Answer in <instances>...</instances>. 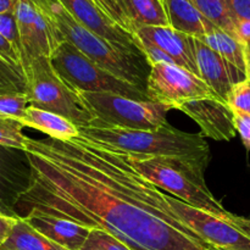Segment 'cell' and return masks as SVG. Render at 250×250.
Returning a JSON list of instances; mask_svg holds the SVG:
<instances>
[{"mask_svg":"<svg viewBox=\"0 0 250 250\" xmlns=\"http://www.w3.org/2000/svg\"><path fill=\"white\" fill-rule=\"evenodd\" d=\"M31 182L20 217L38 211L109 232L132 250H210L128 155L77 136L28 139Z\"/></svg>","mask_w":250,"mask_h":250,"instance_id":"cell-1","label":"cell"},{"mask_svg":"<svg viewBox=\"0 0 250 250\" xmlns=\"http://www.w3.org/2000/svg\"><path fill=\"white\" fill-rule=\"evenodd\" d=\"M61 42H68L116 77L146 92L150 65L144 56L117 48L76 21L60 0H32Z\"/></svg>","mask_w":250,"mask_h":250,"instance_id":"cell-2","label":"cell"},{"mask_svg":"<svg viewBox=\"0 0 250 250\" xmlns=\"http://www.w3.org/2000/svg\"><path fill=\"white\" fill-rule=\"evenodd\" d=\"M80 134L85 139L114 150L139 156H172L189 161L207 170L210 149L202 134L182 132L171 125L153 131L115 128V127H82Z\"/></svg>","mask_w":250,"mask_h":250,"instance_id":"cell-3","label":"cell"},{"mask_svg":"<svg viewBox=\"0 0 250 250\" xmlns=\"http://www.w3.org/2000/svg\"><path fill=\"white\" fill-rule=\"evenodd\" d=\"M128 159L146 180L163 192L211 214H229L208 188L204 168L172 156L128 155Z\"/></svg>","mask_w":250,"mask_h":250,"instance_id":"cell-4","label":"cell"},{"mask_svg":"<svg viewBox=\"0 0 250 250\" xmlns=\"http://www.w3.org/2000/svg\"><path fill=\"white\" fill-rule=\"evenodd\" d=\"M29 105L54 112L82 128L93 124L92 112L80 93L71 89L60 78L51 59L41 56L32 61L24 72Z\"/></svg>","mask_w":250,"mask_h":250,"instance_id":"cell-5","label":"cell"},{"mask_svg":"<svg viewBox=\"0 0 250 250\" xmlns=\"http://www.w3.org/2000/svg\"><path fill=\"white\" fill-rule=\"evenodd\" d=\"M50 59L61 80L75 92L114 93L141 102L149 100L146 92L112 75L68 42H62Z\"/></svg>","mask_w":250,"mask_h":250,"instance_id":"cell-6","label":"cell"},{"mask_svg":"<svg viewBox=\"0 0 250 250\" xmlns=\"http://www.w3.org/2000/svg\"><path fill=\"white\" fill-rule=\"evenodd\" d=\"M80 95L94 117L89 127L153 131L167 125V114L172 110L150 100L141 102L114 93L81 92Z\"/></svg>","mask_w":250,"mask_h":250,"instance_id":"cell-7","label":"cell"},{"mask_svg":"<svg viewBox=\"0 0 250 250\" xmlns=\"http://www.w3.org/2000/svg\"><path fill=\"white\" fill-rule=\"evenodd\" d=\"M171 210L214 250H250V219L204 211L166 194Z\"/></svg>","mask_w":250,"mask_h":250,"instance_id":"cell-8","label":"cell"},{"mask_svg":"<svg viewBox=\"0 0 250 250\" xmlns=\"http://www.w3.org/2000/svg\"><path fill=\"white\" fill-rule=\"evenodd\" d=\"M150 67L146 83V94L150 102L178 110L181 105L193 100H222L199 76L181 66L155 63Z\"/></svg>","mask_w":250,"mask_h":250,"instance_id":"cell-9","label":"cell"},{"mask_svg":"<svg viewBox=\"0 0 250 250\" xmlns=\"http://www.w3.org/2000/svg\"><path fill=\"white\" fill-rule=\"evenodd\" d=\"M23 49V72L37 58H51L62 42L32 0H19L15 10Z\"/></svg>","mask_w":250,"mask_h":250,"instance_id":"cell-10","label":"cell"},{"mask_svg":"<svg viewBox=\"0 0 250 250\" xmlns=\"http://www.w3.org/2000/svg\"><path fill=\"white\" fill-rule=\"evenodd\" d=\"M114 23L134 36L146 26H170L164 0H93Z\"/></svg>","mask_w":250,"mask_h":250,"instance_id":"cell-11","label":"cell"},{"mask_svg":"<svg viewBox=\"0 0 250 250\" xmlns=\"http://www.w3.org/2000/svg\"><path fill=\"white\" fill-rule=\"evenodd\" d=\"M31 182L26 151L0 146V214L20 219L17 204Z\"/></svg>","mask_w":250,"mask_h":250,"instance_id":"cell-12","label":"cell"},{"mask_svg":"<svg viewBox=\"0 0 250 250\" xmlns=\"http://www.w3.org/2000/svg\"><path fill=\"white\" fill-rule=\"evenodd\" d=\"M60 2L76 21L80 22L93 33L110 42L117 48L136 55L144 56L134 37L114 23L93 0H60Z\"/></svg>","mask_w":250,"mask_h":250,"instance_id":"cell-13","label":"cell"},{"mask_svg":"<svg viewBox=\"0 0 250 250\" xmlns=\"http://www.w3.org/2000/svg\"><path fill=\"white\" fill-rule=\"evenodd\" d=\"M178 110L197 122L203 137L215 141H231L236 137L233 110L224 100H193L181 105Z\"/></svg>","mask_w":250,"mask_h":250,"instance_id":"cell-14","label":"cell"},{"mask_svg":"<svg viewBox=\"0 0 250 250\" xmlns=\"http://www.w3.org/2000/svg\"><path fill=\"white\" fill-rule=\"evenodd\" d=\"M133 37L137 43H149L161 49L175 61L176 65L199 76L194 37L176 31L170 26L142 27Z\"/></svg>","mask_w":250,"mask_h":250,"instance_id":"cell-15","label":"cell"},{"mask_svg":"<svg viewBox=\"0 0 250 250\" xmlns=\"http://www.w3.org/2000/svg\"><path fill=\"white\" fill-rule=\"evenodd\" d=\"M195 59L199 76L222 100L227 103L229 90L247 78L246 73L227 62L217 51L199 38H194Z\"/></svg>","mask_w":250,"mask_h":250,"instance_id":"cell-16","label":"cell"},{"mask_svg":"<svg viewBox=\"0 0 250 250\" xmlns=\"http://www.w3.org/2000/svg\"><path fill=\"white\" fill-rule=\"evenodd\" d=\"M43 236L67 250H81L90 229L71 220L38 211H29L23 217Z\"/></svg>","mask_w":250,"mask_h":250,"instance_id":"cell-17","label":"cell"},{"mask_svg":"<svg viewBox=\"0 0 250 250\" xmlns=\"http://www.w3.org/2000/svg\"><path fill=\"white\" fill-rule=\"evenodd\" d=\"M168 24L194 38H202L219 27L215 26L190 0H164Z\"/></svg>","mask_w":250,"mask_h":250,"instance_id":"cell-18","label":"cell"},{"mask_svg":"<svg viewBox=\"0 0 250 250\" xmlns=\"http://www.w3.org/2000/svg\"><path fill=\"white\" fill-rule=\"evenodd\" d=\"M23 127H29L45 133L49 138L71 141L80 136V129L70 120L54 112L45 111L29 105L24 116L20 120Z\"/></svg>","mask_w":250,"mask_h":250,"instance_id":"cell-19","label":"cell"},{"mask_svg":"<svg viewBox=\"0 0 250 250\" xmlns=\"http://www.w3.org/2000/svg\"><path fill=\"white\" fill-rule=\"evenodd\" d=\"M0 248L2 250H67L43 236L23 217L17 220L9 239Z\"/></svg>","mask_w":250,"mask_h":250,"instance_id":"cell-20","label":"cell"},{"mask_svg":"<svg viewBox=\"0 0 250 250\" xmlns=\"http://www.w3.org/2000/svg\"><path fill=\"white\" fill-rule=\"evenodd\" d=\"M199 39L217 51L233 67L247 75L246 46L231 33L221 28H215L214 31Z\"/></svg>","mask_w":250,"mask_h":250,"instance_id":"cell-21","label":"cell"},{"mask_svg":"<svg viewBox=\"0 0 250 250\" xmlns=\"http://www.w3.org/2000/svg\"><path fill=\"white\" fill-rule=\"evenodd\" d=\"M190 1L215 26L233 36L234 21L225 0H190Z\"/></svg>","mask_w":250,"mask_h":250,"instance_id":"cell-22","label":"cell"},{"mask_svg":"<svg viewBox=\"0 0 250 250\" xmlns=\"http://www.w3.org/2000/svg\"><path fill=\"white\" fill-rule=\"evenodd\" d=\"M17 93H27V80L24 72L0 56V94Z\"/></svg>","mask_w":250,"mask_h":250,"instance_id":"cell-23","label":"cell"},{"mask_svg":"<svg viewBox=\"0 0 250 250\" xmlns=\"http://www.w3.org/2000/svg\"><path fill=\"white\" fill-rule=\"evenodd\" d=\"M22 128L23 126L21 125V122L12 119L0 117V146L27 151L29 138L24 136Z\"/></svg>","mask_w":250,"mask_h":250,"instance_id":"cell-24","label":"cell"},{"mask_svg":"<svg viewBox=\"0 0 250 250\" xmlns=\"http://www.w3.org/2000/svg\"><path fill=\"white\" fill-rule=\"evenodd\" d=\"M81 250H132L124 242L104 229H90Z\"/></svg>","mask_w":250,"mask_h":250,"instance_id":"cell-25","label":"cell"},{"mask_svg":"<svg viewBox=\"0 0 250 250\" xmlns=\"http://www.w3.org/2000/svg\"><path fill=\"white\" fill-rule=\"evenodd\" d=\"M28 106L29 100L24 93L0 94V117L12 119L20 122Z\"/></svg>","mask_w":250,"mask_h":250,"instance_id":"cell-26","label":"cell"},{"mask_svg":"<svg viewBox=\"0 0 250 250\" xmlns=\"http://www.w3.org/2000/svg\"><path fill=\"white\" fill-rule=\"evenodd\" d=\"M0 34L6 39L16 53L21 67L23 66V49H22L21 38H20L19 26H17L15 12L0 14ZM23 70V68H22Z\"/></svg>","mask_w":250,"mask_h":250,"instance_id":"cell-27","label":"cell"},{"mask_svg":"<svg viewBox=\"0 0 250 250\" xmlns=\"http://www.w3.org/2000/svg\"><path fill=\"white\" fill-rule=\"evenodd\" d=\"M227 104L233 111L250 115V78L247 77L232 87L227 97Z\"/></svg>","mask_w":250,"mask_h":250,"instance_id":"cell-28","label":"cell"},{"mask_svg":"<svg viewBox=\"0 0 250 250\" xmlns=\"http://www.w3.org/2000/svg\"><path fill=\"white\" fill-rule=\"evenodd\" d=\"M233 115L234 126L241 136L243 146H246L247 150H250V115L239 111H233Z\"/></svg>","mask_w":250,"mask_h":250,"instance_id":"cell-29","label":"cell"},{"mask_svg":"<svg viewBox=\"0 0 250 250\" xmlns=\"http://www.w3.org/2000/svg\"><path fill=\"white\" fill-rule=\"evenodd\" d=\"M232 19L250 20V0H225Z\"/></svg>","mask_w":250,"mask_h":250,"instance_id":"cell-30","label":"cell"},{"mask_svg":"<svg viewBox=\"0 0 250 250\" xmlns=\"http://www.w3.org/2000/svg\"><path fill=\"white\" fill-rule=\"evenodd\" d=\"M233 37L244 46L250 44V20H237L234 22Z\"/></svg>","mask_w":250,"mask_h":250,"instance_id":"cell-31","label":"cell"},{"mask_svg":"<svg viewBox=\"0 0 250 250\" xmlns=\"http://www.w3.org/2000/svg\"><path fill=\"white\" fill-rule=\"evenodd\" d=\"M0 56H1L4 60H6L9 63H11V65L16 66V67L21 68L22 70L21 62H20L16 53H15V50L12 49V46L10 45L9 42H7L1 34H0Z\"/></svg>","mask_w":250,"mask_h":250,"instance_id":"cell-32","label":"cell"},{"mask_svg":"<svg viewBox=\"0 0 250 250\" xmlns=\"http://www.w3.org/2000/svg\"><path fill=\"white\" fill-rule=\"evenodd\" d=\"M19 219L15 217L6 216V215L0 214V247L4 246L5 242L9 239L10 234H11L12 229H14L15 224Z\"/></svg>","mask_w":250,"mask_h":250,"instance_id":"cell-33","label":"cell"},{"mask_svg":"<svg viewBox=\"0 0 250 250\" xmlns=\"http://www.w3.org/2000/svg\"><path fill=\"white\" fill-rule=\"evenodd\" d=\"M19 0H0V14L15 12Z\"/></svg>","mask_w":250,"mask_h":250,"instance_id":"cell-34","label":"cell"},{"mask_svg":"<svg viewBox=\"0 0 250 250\" xmlns=\"http://www.w3.org/2000/svg\"><path fill=\"white\" fill-rule=\"evenodd\" d=\"M246 62H247V77L250 78V44L246 46Z\"/></svg>","mask_w":250,"mask_h":250,"instance_id":"cell-35","label":"cell"},{"mask_svg":"<svg viewBox=\"0 0 250 250\" xmlns=\"http://www.w3.org/2000/svg\"><path fill=\"white\" fill-rule=\"evenodd\" d=\"M210 250H214V249H210Z\"/></svg>","mask_w":250,"mask_h":250,"instance_id":"cell-36","label":"cell"},{"mask_svg":"<svg viewBox=\"0 0 250 250\" xmlns=\"http://www.w3.org/2000/svg\"><path fill=\"white\" fill-rule=\"evenodd\" d=\"M0 250H2V249H1V248H0Z\"/></svg>","mask_w":250,"mask_h":250,"instance_id":"cell-37","label":"cell"}]
</instances>
